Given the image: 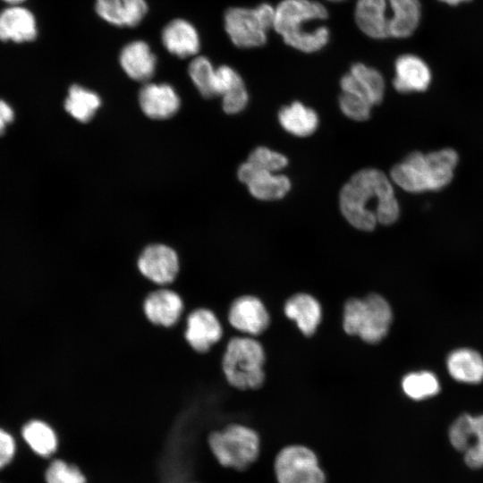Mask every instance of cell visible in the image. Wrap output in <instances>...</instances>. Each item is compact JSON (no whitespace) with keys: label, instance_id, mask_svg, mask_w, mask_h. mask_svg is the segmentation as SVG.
Masks as SVG:
<instances>
[{"label":"cell","instance_id":"cell-28","mask_svg":"<svg viewBox=\"0 0 483 483\" xmlns=\"http://www.w3.org/2000/svg\"><path fill=\"white\" fill-rule=\"evenodd\" d=\"M100 105L101 99L97 93L77 84L70 87L64 101L65 110L81 123L90 121Z\"/></svg>","mask_w":483,"mask_h":483},{"label":"cell","instance_id":"cell-8","mask_svg":"<svg viewBox=\"0 0 483 483\" xmlns=\"http://www.w3.org/2000/svg\"><path fill=\"white\" fill-rule=\"evenodd\" d=\"M273 467L277 483H326L318 456L304 445L283 447L276 453Z\"/></svg>","mask_w":483,"mask_h":483},{"label":"cell","instance_id":"cell-25","mask_svg":"<svg viewBox=\"0 0 483 483\" xmlns=\"http://www.w3.org/2000/svg\"><path fill=\"white\" fill-rule=\"evenodd\" d=\"M447 369L457 381L477 384L483 380V357L469 348L457 349L447 358Z\"/></svg>","mask_w":483,"mask_h":483},{"label":"cell","instance_id":"cell-9","mask_svg":"<svg viewBox=\"0 0 483 483\" xmlns=\"http://www.w3.org/2000/svg\"><path fill=\"white\" fill-rule=\"evenodd\" d=\"M449 440L457 451L463 453L469 467H483V415H461L449 429Z\"/></svg>","mask_w":483,"mask_h":483},{"label":"cell","instance_id":"cell-14","mask_svg":"<svg viewBox=\"0 0 483 483\" xmlns=\"http://www.w3.org/2000/svg\"><path fill=\"white\" fill-rule=\"evenodd\" d=\"M340 85L342 91L358 94L372 106L379 104L384 97L383 76L376 69L361 63L352 64L350 72L341 79Z\"/></svg>","mask_w":483,"mask_h":483},{"label":"cell","instance_id":"cell-7","mask_svg":"<svg viewBox=\"0 0 483 483\" xmlns=\"http://www.w3.org/2000/svg\"><path fill=\"white\" fill-rule=\"evenodd\" d=\"M274 19L275 8L267 3L255 8L232 7L225 13V29L236 47H258L266 44Z\"/></svg>","mask_w":483,"mask_h":483},{"label":"cell","instance_id":"cell-10","mask_svg":"<svg viewBox=\"0 0 483 483\" xmlns=\"http://www.w3.org/2000/svg\"><path fill=\"white\" fill-rule=\"evenodd\" d=\"M237 174L250 194L260 200L282 199L291 188V182L285 175L259 169L248 161L240 165Z\"/></svg>","mask_w":483,"mask_h":483},{"label":"cell","instance_id":"cell-35","mask_svg":"<svg viewBox=\"0 0 483 483\" xmlns=\"http://www.w3.org/2000/svg\"><path fill=\"white\" fill-rule=\"evenodd\" d=\"M124 26L135 27L144 18L148 12L145 0H122Z\"/></svg>","mask_w":483,"mask_h":483},{"label":"cell","instance_id":"cell-20","mask_svg":"<svg viewBox=\"0 0 483 483\" xmlns=\"http://www.w3.org/2000/svg\"><path fill=\"white\" fill-rule=\"evenodd\" d=\"M119 61L125 73L134 80L146 82L155 73L157 57L144 41L136 40L124 46Z\"/></svg>","mask_w":483,"mask_h":483},{"label":"cell","instance_id":"cell-33","mask_svg":"<svg viewBox=\"0 0 483 483\" xmlns=\"http://www.w3.org/2000/svg\"><path fill=\"white\" fill-rule=\"evenodd\" d=\"M247 161L259 169L271 173L283 169L288 164L285 156L266 147H258L253 149Z\"/></svg>","mask_w":483,"mask_h":483},{"label":"cell","instance_id":"cell-12","mask_svg":"<svg viewBox=\"0 0 483 483\" xmlns=\"http://www.w3.org/2000/svg\"><path fill=\"white\" fill-rule=\"evenodd\" d=\"M228 320L235 329L250 335L263 333L269 326V314L257 297L245 295L234 300L229 309Z\"/></svg>","mask_w":483,"mask_h":483},{"label":"cell","instance_id":"cell-19","mask_svg":"<svg viewBox=\"0 0 483 483\" xmlns=\"http://www.w3.org/2000/svg\"><path fill=\"white\" fill-rule=\"evenodd\" d=\"M216 94L222 97L223 109L230 114L243 110L249 100L242 77L235 70L227 65L216 68Z\"/></svg>","mask_w":483,"mask_h":483},{"label":"cell","instance_id":"cell-29","mask_svg":"<svg viewBox=\"0 0 483 483\" xmlns=\"http://www.w3.org/2000/svg\"><path fill=\"white\" fill-rule=\"evenodd\" d=\"M404 394L413 400H423L436 394L440 385L437 377L431 372H411L402 380Z\"/></svg>","mask_w":483,"mask_h":483},{"label":"cell","instance_id":"cell-34","mask_svg":"<svg viewBox=\"0 0 483 483\" xmlns=\"http://www.w3.org/2000/svg\"><path fill=\"white\" fill-rule=\"evenodd\" d=\"M97 13L106 21L114 26H124L122 0H96Z\"/></svg>","mask_w":483,"mask_h":483},{"label":"cell","instance_id":"cell-11","mask_svg":"<svg viewBox=\"0 0 483 483\" xmlns=\"http://www.w3.org/2000/svg\"><path fill=\"white\" fill-rule=\"evenodd\" d=\"M138 267L140 273L152 282L166 284L174 281L178 273V256L166 245L153 244L140 254Z\"/></svg>","mask_w":483,"mask_h":483},{"label":"cell","instance_id":"cell-1","mask_svg":"<svg viewBox=\"0 0 483 483\" xmlns=\"http://www.w3.org/2000/svg\"><path fill=\"white\" fill-rule=\"evenodd\" d=\"M340 209L355 228L372 231L377 223L394 224L400 207L388 177L374 168L362 169L352 176L340 191Z\"/></svg>","mask_w":483,"mask_h":483},{"label":"cell","instance_id":"cell-3","mask_svg":"<svg viewBox=\"0 0 483 483\" xmlns=\"http://www.w3.org/2000/svg\"><path fill=\"white\" fill-rule=\"evenodd\" d=\"M458 161V153L450 148L427 154L414 151L392 167L391 180L411 193L439 191L453 180Z\"/></svg>","mask_w":483,"mask_h":483},{"label":"cell","instance_id":"cell-2","mask_svg":"<svg viewBox=\"0 0 483 483\" xmlns=\"http://www.w3.org/2000/svg\"><path fill=\"white\" fill-rule=\"evenodd\" d=\"M326 18L327 11L319 2L283 0L275 8L273 29L290 47L313 53L327 44L330 34L326 26L310 24Z\"/></svg>","mask_w":483,"mask_h":483},{"label":"cell","instance_id":"cell-26","mask_svg":"<svg viewBox=\"0 0 483 483\" xmlns=\"http://www.w3.org/2000/svg\"><path fill=\"white\" fill-rule=\"evenodd\" d=\"M278 121L286 131L298 137L311 135L318 125L317 113L297 101L281 108Z\"/></svg>","mask_w":483,"mask_h":483},{"label":"cell","instance_id":"cell-32","mask_svg":"<svg viewBox=\"0 0 483 483\" xmlns=\"http://www.w3.org/2000/svg\"><path fill=\"white\" fill-rule=\"evenodd\" d=\"M341 111L354 121H366L370 116L372 105L364 97L342 91L339 97Z\"/></svg>","mask_w":483,"mask_h":483},{"label":"cell","instance_id":"cell-5","mask_svg":"<svg viewBox=\"0 0 483 483\" xmlns=\"http://www.w3.org/2000/svg\"><path fill=\"white\" fill-rule=\"evenodd\" d=\"M265 352L251 337L232 338L225 349L222 368L230 385L238 389H257L263 385Z\"/></svg>","mask_w":483,"mask_h":483},{"label":"cell","instance_id":"cell-39","mask_svg":"<svg viewBox=\"0 0 483 483\" xmlns=\"http://www.w3.org/2000/svg\"><path fill=\"white\" fill-rule=\"evenodd\" d=\"M4 2L10 4L12 5H17L18 4L25 1V0H3Z\"/></svg>","mask_w":483,"mask_h":483},{"label":"cell","instance_id":"cell-30","mask_svg":"<svg viewBox=\"0 0 483 483\" xmlns=\"http://www.w3.org/2000/svg\"><path fill=\"white\" fill-rule=\"evenodd\" d=\"M188 71L192 82L204 97L210 98L216 96V69L207 57L196 56L193 58Z\"/></svg>","mask_w":483,"mask_h":483},{"label":"cell","instance_id":"cell-16","mask_svg":"<svg viewBox=\"0 0 483 483\" xmlns=\"http://www.w3.org/2000/svg\"><path fill=\"white\" fill-rule=\"evenodd\" d=\"M221 337L222 326L211 310L199 309L189 315L185 338L195 351L207 352Z\"/></svg>","mask_w":483,"mask_h":483},{"label":"cell","instance_id":"cell-36","mask_svg":"<svg viewBox=\"0 0 483 483\" xmlns=\"http://www.w3.org/2000/svg\"><path fill=\"white\" fill-rule=\"evenodd\" d=\"M16 453V443L13 436L0 428V470L13 461Z\"/></svg>","mask_w":483,"mask_h":483},{"label":"cell","instance_id":"cell-38","mask_svg":"<svg viewBox=\"0 0 483 483\" xmlns=\"http://www.w3.org/2000/svg\"><path fill=\"white\" fill-rule=\"evenodd\" d=\"M439 1H442V2L446 3L448 4H451V5H456V4H460V3L470 1V0H439Z\"/></svg>","mask_w":483,"mask_h":483},{"label":"cell","instance_id":"cell-22","mask_svg":"<svg viewBox=\"0 0 483 483\" xmlns=\"http://www.w3.org/2000/svg\"><path fill=\"white\" fill-rule=\"evenodd\" d=\"M285 316L293 320L300 331L307 336L318 329L322 318V309L316 298L308 293H296L284 303Z\"/></svg>","mask_w":483,"mask_h":483},{"label":"cell","instance_id":"cell-13","mask_svg":"<svg viewBox=\"0 0 483 483\" xmlns=\"http://www.w3.org/2000/svg\"><path fill=\"white\" fill-rule=\"evenodd\" d=\"M394 72L393 85L400 93L423 92L432 79L428 65L412 54L400 55L395 60Z\"/></svg>","mask_w":483,"mask_h":483},{"label":"cell","instance_id":"cell-27","mask_svg":"<svg viewBox=\"0 0 483 483\" xmlns=\"http://www.w3.org/2000/svg\"><path fill=\"white\" fill-rule=\"evenodd\" d=\"M21 436L29 447L40 457H50L57 450V436L44 421H29L22 428Z\"/></svg>","mask_w":483,"mask_h":483},{"label":"cell","instance_id":"cell-31","mask_svg":"<svg viewBox=\"0 0 483 483\" xmlns=\"http://www.w3.org/2000/svg\"><path fill=\"white\" fill-rule=\"evenodd\" d=\"M46 483H87L83 472L62 459L53 460L45 471Z\"/></svg>","mask_w":483,"mask_h":483},{"label":"cell","instance_id":"cell-4","mask_svg":"<svg viewBox=\"0 0 483 483\" xmlns=\"http://www.w3.org/2000/svg\"><path fill=\"white\" fill-rule=\"evenodd\" d=\"M392 318L389 303L382 296L371 293L345 302L343 327L350 335L359 336L368 343H377L388 333Z\"/></svg>","mask_w":483,"mask_h":483},{"label":"cell","instance_id":"cell-37","mask_svg":"<svg viewBox=\"0 0 483 483\" xmlns=\"http://www.w3.org/2000/svg\"><path fill=\"white\" fill-rule=\"evenodd\" d=\"M14 118L12 106L4 100L0 99V136L4 134L5 128Z\"/></svg>","mask_w":483,"mask_h":483},{"label":"cell","instance_id":"cell-23","mask_svg":"<svg viewBox=\"0 0 483 483\" xmlns=\"http://www.w3.org/2000/svg\"><path fill=\"white\" fill-rule=\"evenodd\" d=\"M182 301L174 292L158 290L144 301V312L149 321L164 326H173L182 311Z\"/></svg>","mask_w":483,"mask_h":483},{"label":"cell","instance_id":"cell-17","mask_svg":"<svg viewBox=\"0 0 483 483\" xmlns=\"http://www.w3.org/2000/svg\"><path fill=\"white\" fill-rule=\"evenodd\" d=\"M38 35L34 14L25 7L12 5L0 13V40L33 41Z\"/></svg>","mask_w":483,"mask_h":483},{"label":"cell","instance_id":"cell-21","mask_svg":"<svg viewBox=\"0 0 483 483\" xmlns=\"http://www.w3.org/2000/svg\"><path fill=\"white\" fill-rule=\"evenodd\" d=\"M161 39L165 49L180 58L195 55L199 49L196 29L183 19H174L168 22L162 30Z\"/></svg>","mask_w":483,"mask_h":483},{"label":"cell","instance_id":"cell-18","mask_svg":"<svg viewBox=\"0 0 483 483\" xmlns=\"http://www.w3.org/2000/svg\"><path fill=\"white\" fill-rule=\"evenodd\" d=\"M388 6L387 0H358L354 17L359 29L372 38H389Z\"/></svg>","mask_w":483,"mask_h":483},{"label":"cell","instance_id":"cell-15","mask_svg":"<svg viewBox=\"0 0 483 483\" xmlns=\"http://www.w3.org/2000/svg\"><path fill=\"white\" fill-rule=\"evenodd\" d=\"M139 103L142 112L156 120L167 119L180 108V98L167 83H147L140 90Z\"/></svg>","mask_w":483,"mask_h":483},{"label":"cell","instance_id":"cell-40","mask_svg":"<svg viewBox=\"0 0 483 483\" xmlns=\"http://www.w3.org/2000/svg\"><path fill=\"white\" fill-rule=\"evenodd\" d=\"M328 1L340 2V1H343V0H328Z\"/></svg>","mask_w":483,"mask_h":483},{"label":"cell","instance_id":"cell-24","mask_svg":"<svg viewBox=\"0 0 483 483\" xmlns=\"http://www.w3.org/2000/svg\"><path fill=\"white\" fill-rule=\"evenodd\" d=\"M391 9L390 37L403 38L411 36L417 29L421 15L419 0H387Z\"/></svg>","mask_w":483,"mask_h":483},{"label":"cell","instance_id":"cell-6","mask_svg":"<svg viewBox=\"0 0 483 483\" xmlns=\"http://www.w3.org/2000/svg\"><path fill=\"white\" fill-rule=\"evenodd\" d=\"M260 445L258 434L242 424H231L208 436V445L218 463L237 470L247 469L258 459Z\"/></svg>","mask_w":483,"mask_h":483}]
</instances>
